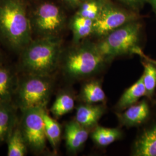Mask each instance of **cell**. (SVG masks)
Here are the masks:
<instances>
[{"mask_svg":"<svg viewBox=\"0 0 156 156\" xmlns=\"http://www.w3.org/2000/svg\"><path fill=\"white\" fill-rule=\"evenodd\" d=\"M26 0H0V41L21 53L33 40Z\"/></svg>","mask_w":156,"mask_h":156,"instance_id":"obj_1","label":"cell"},{"mask_svg":"<svg viewBox=\"0 0 156 156\" xmlns=\"http://www.w3.org/2000/svg\"><path fill=\"white\" fill-rule=\"evenodd\" d=\"M62 52L59 37H38L21 51L20 67L25 75L50 76L60 64Z\"/></svg>","mask_w":156,"mask_h":156,"instance_id":"obj_2","label":"cell"},{"mask_svg":"<svg viewBox=\"0 0 156 156\" xmlns=\"http://www.w3.org/2000/svg\"><path fill=\"white\" fill-rule=\"evenodd\" d=\"M62 68L69 78L88 77L97 73L108 60L98 50L96 44L87 40L74 44L62 52Z\"/></svg>","mask_w":156,"mask_h":156,"instance_id":"obj_3","label":"cell"},{"mask_svg":"<svg viewBox=\"0 0 156 156\" xmlns=\"http://www.w3.org/2000/svg\"><path fill=\"white\" fill-rule=\"evenodd\" d=\"M143 24L140 19L128 23L100 38L98 50L108 61L117 56L134 54L140 48Z\"/></svg>","mask_w":156,"mask_h":156,"instance_id":"obj_4","label":"cell"},{"mask_svg":"<svg viewBox=\"0 0 156 156\" xmlns=\"http://www.w3.org/2000/svg\"><path fill=\"white\" fill-rule=\"evenodd\" d=\"M51 90L50 76L24 74L17 83L15 106L21 111L34 108H46Z\"/></svg>","mask_w":156,"mask_h":156,"instance_id":"obj_5","label":"cell"},{"mask_svg":"<svg viewBox=\"0 0 156 156\" xmlns=\"http://www.w3.org/2000/svg\"><path fill=\"white\" fill-rule=\"evenodd\" d=\"M30 17L33 33L38 37H58L67 23L64 11L52 2L40 4Z\"/></svg>","mask_w":156,"mask_h":156,"instance_id":"obj_6","label":"cell"},{"mask_svg":"<svg viewBox=\"0 0 156 156\" xmlns=\"http://www.w3.org/2000/svg\"><path fill=\"white\" fill-rule=\"evenodd\" d=\"M44 108H34L22 111L19 123L28 149L35 153H41L46 148V136L43 113Z\"/></svg>","mask_w":156,"mask_h":156,"instance_id":"obj_7","label":"cell"},{"mask_svg":"<svg viewBox=\"0 0 156 156\" xmlns=\"http://www.w3.org/2000/svg\"><path fill=\"white\" fill-rule=\"evenodd\" d=\"M139 19H141L140 13L109 0L100 17L94 21L93 35L101 38L123 25Z\"/></svg>","mask_w":156,"mask_h":156,"instance_id":"obj_8","label":"cell"},{"mask_svg":"<svg viewBox=\"0 0 156 156\" xmlns=\"http://www.w3.org/2000/svg\"><path fill=\"white\" fill-rule=\"evenodd\" d=\"M89 136L88 129L76 121L67 123L65 127L64 138L67 150L76 153L80 150Z\"/></svg>","mask_w":156,"mask_h":156,"instance_id":"obj_9","label":"cell"},{"mask_svg":"<svg viewBox=\"0 0 156 156\" xmlns=\"http://www.w3.org/2000/svg\"><path fill=\"white\" fill-rule=\"evenodd\" d=\"M150 114L147 102L142 100L139 103L127 108L123 113L117 115L120 123L127 127L136 126L144 123Z\"/></svg>","mask_w":156,"mask_h":156,"instance_id":"obj_10","label":"cell"},{"mask_svg":"<svg viewBox=\"0 0 156 156\" xmlns=\"http://www.w3.org/2000/svg\"><path fill=\"white\" fill-rule=\"evenodd\" d=\"M15 108L12 102H0V145L7 140L17 124Z\"/></svg>","mask_w":156,"mask_h":156,"instance_id":"obj_11","label":"cell"},{"mask_svg":"<svg viewBox=\"0 0 156 156\" xmlns=\"http://www.w3.org/2000/svg\"><path fill=\"white\" fill-rule=\"evenodd\" d=\"M133 155L156 156V124L146 129L136 140Z\"/></svg>","mask_w":156,"mask_h":156,"instance_id":"obj_12","label":"cell"},{"mask_svg":"<svg viewBox=\"0 0 156 156\" xmlns=\"http://www.w3.org/2000/svg\"><path fill=\"white\" fill-rule=\"evenodd\" d=\"M104 112L105 108L102 105H82L77 108L75 120L85 128H92L97 124Z\"/></svg>","mask_w":156,"mask_h":156,"instance_id":"obj_13","label":"cell"},{"mask_svg":"<svg viewBox=\"0 0 156 156\" xmlns=\"http://www.w3.org/2000/svg\"><path fill=\"white\" fill-rule=\"evenodd\" d=\"M94 21L75 13L69 20V27L73 33V44L93 35Z\"/></svg>","mask_w":156,"mask_h":156,"instance_id":"obj_14","label":"cell"},{"mask_svg":"<svg viewBox=\"0 0 156 156\" xmlns=\"http://www.w3.org/2000/svg\"><path fill=\"white\" fill-rule=\"evenodd\" d=\"M146 96V89L142 76L126 90L117 102L116 109L123 111L135 104L140 98Z\"/></svg>","mask_w":156,"mask_h":156,"instance_id":"obj_15","label":"cell"},{"mask_svg":"<svg viewBox=\"0 0 156 156\" xmlns=\"http://www.w3.org/2000/svg\"><path fill=\"white\" fill-rule=\"evenodd\" d=\"M17 83L11 71L0 65V102H12Z\"/></svg>","mask_w":156,"mask_h":156,"instance_id":"obj_16","label":"cell"},{"mask_svg":"<svg viewBox=\"0 0 156 156\" xmlns=\"http://www.w3.org/2000/svg\"><path fill=\"white\" fill-rule=\"evenodd\" d=\"M6 141L8 143V156H24L26 154L28 147L19 124L13 129Z\"/></svg>","mask_w":156,"mask_h":156,"instance_id":"obj_17","label":"cell"},{"mask_svg":"<svg viewBox=\"0 0 156 156\" xmlns=\"http://www.w3.org/2000/svg\"><path fill=\"white\" fill-rule=\"evenodd\" d=\"M122 135V132L118 128L97 126L91 134V138L97 145L106 146L119 140Z\"/></svg>","mask_w":156,"mask_h":156,"instance_id":"obj_18","label":"cell"},{"mask_svg":"<svg viewBox=\"0 0 156 156\" xmlns=\"http://www.w3.org/2000/svg\"><path fill=\"white\" fill-rule=\"evenodd\" d=\"M109 0H86L77 8L75 13L95 21L100 16Z\"/></svg>","mask_w":156,"mask_h":156,"instance_id":"obj_19","label":"cell"},{"mask_svg":"<svg viewBox=\"0 0 156 156\" xmlns=\"http://www.w3.org/2000/svg\"><path fill=\"white\" fill-rule=\"evenodd\" d=\"M82 100L87 104H93L105 100V94L98 81H91L85 84L82 90Z\"/></svg>","mask_w":156,"mask_h":156,"instance_id":"obj_20","label":"cell"},{"mask_svg":"<svg viewBox=\"0 0 156 156\" xmlns=\"http://www.w3.org/2000/svg\"><path fill=\"white\" fill-rule=\"evenodd\" d=\"M43 117L46 138L53 149L56 151L61 137V127L54 119L50 117L46 111V109L44 112Z\"/></svg>","mask_w":156,"mask_h":156,"instance_id":"obj_21","label":"cell"},{"mask_svg":"<svg viewBox=\"0 0 156 156\" xmlns=\"http://www.w3.org/2000/svg\"><path fill=\"white\" fill-rule=\"evenodd\" d=\"M75 105V101L73 96L67 93H62L58 95L53 105L50 112L55 117H62L72 111Z\"/></svg>","mask_w":156,"mask_h":156,"instance_id":"obj_22","label":"cell"},{"mask_svg":"<svg viewBox=\"0 0 156 156\" xmlns=\"http://www.w3.org/2000/svg\"><path fill=\"white\" fill-rule=\"evenodd\" d=\"M142 64L144 68L142 78L146 89V96L151 98L156 88V66L145 59L142 61Z\"/></svg>","mask_w":156,"mask_h":156,"instance_id":"obj_23","label":"cell"},{"mask_svg":"<svg viewBox=\"0 0 156 156\" xmlns=\"http://www.w3.org/2000/svg\"><path fill=\"white\" fill-rule=\"evenodd\" d=\"M126 8L133 11L140 13L147 3V0H116Z\"/></svg>","mask_w":156,"mask_h":156,"instance_id":"obj_24","label":"cell"},{"mask_svg":"<svg viewBox=\"0 0 156 156\" xmlns=\"http://www.w3.org/2000/svg\"><path fill=\"white\" fill-rule=\"evenodd\" d=\"M66 4L72 8L77 9L86 0H62Z\"/></svg>","mask_w":156,"mask_h":156,"instance_id":"obj_25","label":"cell"},{"mask_svg":"<svg viewBox=\"0 0 156 156\" xmlns=\"http://www.w3.org/2000/svg\"><path fill=\"white\" fill-rule=\"evenodd\" d=\"M138 55H139L140 57H142V58H144V59H145V60H148V61H149V62H151L152 63H153L154 65H156V60L152 59V58H150L149 56H146V55H145V53H144V51H143L142 50L138 52Z\"/></svg>","mask_w":156,"mask_h":156,"instance_id":"obj_26","label":"cell"},{"mask_svg":"<svg viewBox=\"0 0 156 156\" xmlns=\"http://www.w3.org/2000/svg\"><path fill=\"white\" fill-rule=\"evenodd\" d=\"M147 3H149L151 6L156 15V0H147Z\"/></svg>","mask_w":156,"mask_h":156,"instance_id":"obj_27","label":"cell"},{"mask_svg":"<svg viewBox=\"0 0 156 156\" xmlns=\"http://www.w3.org/2000/svg\"><path fill=\"white\" fill-rule=\"evenodd\" d=\"M0 60H1V53H0Z\"/></svg>","mask_w":156,"mask_h":156,"instance_id":"obj_28","label":"cell"}]
</instances>
